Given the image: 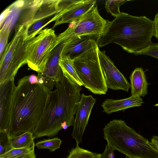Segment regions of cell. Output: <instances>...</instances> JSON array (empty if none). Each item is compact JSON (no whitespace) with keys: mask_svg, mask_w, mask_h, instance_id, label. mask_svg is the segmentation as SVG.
I'll return each mask as SVG.
<instances>
[{"mask_svg":"<svg viewBox=\"0 0 158 158\" xmlns=\"http://www.w3.org/2000/svg\"><path fill=\"white\" fill-rule=\"evenodd\" d=\"M38 76L37 82L30 81L28 76L18 82L13 97L10 138L26 132L33 133L43 115L51 90L42 75L38 73Z\"/></svg>","mask_w":158,"mask_h":158,"instance_id":"cell-1","label":"cell"},{"mask_svg":"<svg viewBox=\"0 0 158 158\" xmlns=\"http://www.w3.org/2000/svg\"><path fill=\"white\" fill-rule=\"evenodd\" d=\"M51 91L43 115L33 133L34 139L52 137L73 125L81 98V86L63 75L61 81Z\"/></svg>","mask_w":158,"mask_h":158,"instance_id":"cell-2","label":"cell"},{"mask_svg":"<svg viewBox=\"0 0 158 158\" xmlns=\"http://www.w3.org/2000/svg\"><path fill=\"white\" fill-rule=\"evenodd\" d=\"M155 34V23L146 16H137L121 12L110 22L98 43L102 47L110 43L120 45L130 53L135 54L149 47Z\"/></svg>","mask_w":158,"mask_h":158,"instance_id":"cell-3","label":"cell"},{"mask_svg":"<svg viewBox=\"0 0 158 158\" xmlns=\"http://www.w3.org/2000/svg\"><path fill=\"white\" fill-rule=\"evenodd\" d=\"M104 137L112 151L126 158H158V152L148 140L128 126L123 120L114 119L105 125Z\"/></svg>","mask_w":158,"mask_h":158,"instance_id":"cell-4","label":"cell"},{"mask_svg":"<svg viewBox=\"0 0 158 158\" xmlns=\"http://www.w3.org/2000/svg\"><path fill=\"white\" fill-rule=\"evenodd\" d=\"M27 23L17 25L14 35L0 57V83L14 79L19 69L27 64L35 37L27 40Z\"/></svg>","mask_w":158,"mask_h":158,"instance_id":"cell-5","label":"cell"},{"mask_svg":"<svg viewBox=\"0 0 158 158\" xmlns=\"http://www.w3.org/2000/svg\"><path fill=\"white\" fill-rule=\"evenodd\" d=\"M98 45L73 60L77 73L83 85L92 93L106 94L108 88L101 68Z\"/></svg>","mask_w":158,"mask_h":158,"instance_id":"cell-6","label":"cell"},{"mask_svg":"<svg viewBox=\"0 0 158 158\" xmlns=\"http://www.w3.org/2000/svg\"><path fill=\"white\" fill-rule=\"evenodd\" d=\"M110 22L99 14L96 4L78 20L69 26L64 32L57 36L59 43L74 37L85 35H103Z\"/></svg>","mask_w":158,"mask_h":158,"instance_id":"cell-7","label":"cell"},{"mask_svg":"<svg viewBox=\"0 0 158 158\" xmlns=\"http://www.w3.org/2000/svg\"><path fill=\"white\" fill-rule=\"evenodd\" d=\"M37 1L35 3L32 17L27 23L26 39L36 36L47 25L55 21L59 13L69 2V0Z\"/></svg>","mask_w":158,"mask_h":158,"instance_id":"cell-8","label":"cell"},{"mask_svg":"<svg viewBox=\"0 0 158 158\" xmlns=\"http://www.w3.org/2000/svg\"><path fill=\"white\" fill-rule=\"evenodd\" d=\"M57 36L52 28L41 31L35 38L27 60L31 69L42 75L52 50L59 44Z\"/></svg>","mask_w":158,"mask_h":158,"instance_id":"cell-9","label":"cell"},{"mask_svg":"<svg viewBox=\"0 0 158 158\" xmlns=\"http://www.w3.org/2000/svg\"><path fill=\"white\" fill-rule=\"evenodd\" d=\"M96 101L91 95H85L82 94L77 106L74 120L72 134L76 145L82 141V137L88 124L93 106Z\"/></svg>","mask_w":158,"mask_h":158,"instance_id":"cell-10","label":"cell"},{"mask_svg":"<svg viewBox=\"0 0 158 158\" xmlns=\"http://www.w3.org/2000/svg\"><path fill=\"white\" fill-rule=\"evenodd\" d=\"M102 70L107 88L114 90L121 89L128 92L130 84L124 75L117 68L113 62L105 53L98 50Z\"/></svg>","mask_w":158,"mask_h":158,"instance_id":"cell-11","label":"cell"},{"mask_svg":"<svg viewBox=\"0 0 158 158\" xmlns=\"http://www.w3.org/2000/svg\"><path fill=\"white\" fill-rule=\"evenodd\" d=\"M16 86L14 79L7 80L0 83V131L8 133L13 97Z\"/></svg>","mask_w":158,"mask_h":158,"instance_id":"cell-12","label":"cell"},{"mask_svg":"<svg viewBox=\"0 0 158 158\" xmlns=\"http://www.w3.org/2000/svg\"><path fill=\"white\" fill-rule=\"evenodd\" d=\"M64 45L63 41L59 44L52 50L42 75L46 85L50 90L54 86L59 84L63 77L62 70L59 65V59Z\"/></svg>","mask_w":158,"mask_h":158,"instance_id":"cell-13","label":"cell"},{"mask_svg":"<svg viewBox=\"0 0 158 158\" xmlns=\"http://www.w3.org/2000/svg\"><path fill=\"white\" fill-rule=\"evenodd\" d=\"M96 2L95 0H70L60 12L53 27L64 23H71L78 20L90 10Z\"/></svg>","mask_w":158,"mask_h":158,"instance_id":"cell-14","label":"cell"},{"mask_svg":"<svg viewBox=\"0 0 158 158\" xmlns=\"http://www.w3.org/2000/svg\"><path fill=\"white\" fill-rule=\"evenodd\" d=\"M100 36L85 35L66 40L62 55L69 56L73 60L98 45Z\"/></svg>","mask_w":158,"mask_h":158,"instance_id":"cell-15","label":"cell"},{"mask_svg":"<svg viewBox=\"0 0 158 158\" xmlns=\"http://www.w3.org/2000/svg\"><path fill=\"white\" fill-rule=\"evenodd\" d=\"M143 103V99L141 97L131 96L120 100L106 99L102 102L101 106L103 108V112L110 114L118 111L124 110L127 108L140 106Z\"/></svg>","mask_w":158,"mask_h":158,"instance_id":"cell-16","label":"cell"},{"mask_svg":"<svg viewBox=\"0 0 158 158\" xmlns=\"http://www.w3.org/2000/svg\"><path fill=\"white\" fill-rule=\"evenodd\" d=\"M142 68L138 67L131 73L130 79L131 96L141 97L147 94L148 83Z\"/></svg>","mask_w":158,"mask_h":158,"instance_id":"cell-17","label":"cell"},{"mask_svg":"<svg viewBox=\"0 0 158 158\" xmlns=\"http://www.w3.org/2000/svg\"><path fill=\"white\" fill-rule=\"evenodd\" d=\"M59 65L63 75L68 77L80 86L83 85L74 67L73 60L69 56L61 55L59 59Z\"/></svg>","mask_w":158,"mask_h":158,"instance_id":"cell-18","label":"cell"},{"mask_svg":"<svg viewBox=\"0 0 158 158\" xmlns=\"http://www.w3.org/2000/svg\"><path fill=\"white\" fill-rule=\"evenodd\" d=\"M35 144L23 148H13L0 156V158H36Z\"/></svg>","mask_w":158,"mask_h":158,"instance_id":"cell-19","label":"cell"},{"mask_svg":"<svg viewBox=\"0 0 158 158\" xmlns=\"http://www.w3.org/2000/svg\"><path fill=\"white\" fill-rule=\"evenodd\" d=\"M14 148H21L29 147L35 144L33 133L26 132L17 136L10 138Z\"/></svg>","mask_w":158,"mask_h":158,"instance_id":"cell-20","label":"cell"},{"mask_svg":"<svg viewBox=\"0 0 158 158\" xmlns=\"http://www.w3.org/2000/svg\"><path fill=\"white\" fill-rule=\"evenodd\" d=\"M13 16L8 18L1 27L0 32V57L7 45V42L11 26L13 23Z\"/></svg>","mask_w":158,"mask_h":158,"instance_id":"cell-21","label":"cell"},{"mask_svg":"<svg viewBox=\"0 0 158 158\" xmlns=\"http://www.w3.org/2000/svg\"><path fill=\"white\" fill-rule=\"evenodd\" d=\"M62 140L58 138L44 139L38 142L35 144L38 149H47L53 152L60 148Z\"/></svg>","mask_w":158,"mask_h":158,"instance_id":"cell-22","label":"cell"},{"mask_svg":"<svg viewBox=\"0 0 158 158\" xmlns=\"http://www.w3.org/2000/svg\"><path fill=\"white\" fill-rule=\"evenodd\" d=\"M128 0H107L105 3V8L107 11L110 13L115 18L121 13L120 11V7Z\"/></svg>","mask_w":158,"mask_h":158,"instance_id":"cell-23","label":"cell"},{"mask_svg":"<svg viewBox=\"0 0 158 158\" xmlns=\"http://www.w3.org/2000/svg\"><path fill=\"white\" fill-rule=\"evenodd\" d=\"M96 153L80 147L78 145L73 149L66 158H93Z\"/></svg>","mask_w":158,"mask_h":158,"instance_id":"cell-24","label":"cell"},{"mask_svg":"<svg viewBox=\"0 0 158 158\" xmlns=\"http://www.w3.org/2000/svg\"><path fill=\"white\" fill-rule=\"evenodd\" d=\"M13 148L8 133L0 131V156L7 152Z\"/></svg>","mask_w":158,"mask_h":158,"instance_id":"cell-25","label":"cell"},{"mask_svg":"<svg viewBox=\"0 0 158 158\" xmlns=\"http://www.w3.org/2000/svg\"><path fill=\"white\" fill-rule=\"evenodd\" d=\"M135 55H146L158 59V43H153L147 48Z\"/></svg>","mask_w":158,"mask_h":158,"instance_id":"cell-26","label":"cell"},{"mask_svg":"<svg viewBox=\"0 0 158 158\" xmlns=\"http://www.w3.org/2000/svg\"><path fill=\"white\" fill-rule=\"evenodd\" d=\"M114 152L106 144L103 152L101 154V158H113Z\"/></svg>","mask_w":158,"mask_h":158,"instance_id":"cell-27","label":"cell"},{"mask_svg":"<svg viewBox=\"0 0 158 158\" xmlns=\"http://www.w3.org/2000/svg\"><path fill=\"white\" fill-rule=\"evenodd\" d=\"M10 6L7 8L1 14L0 16V27L1 26L2 24L4 21L5 18L12 11V10H10Z\"/></svg>","mask_w":158,"mask_h":158,"instance_id":"cell-28","label":"cell"},{"mask_svg":"<svg viewBox=\"0 0 158 158\" xmlns=\"http://www.w3.org/2000/svg\"><path fill=\"white\" fill-rule=\"evenodd\" d=\"M150 142L152 147L158 152V136H153Z\"/></svg>","mask_w":158,"mask_h":158,"instance_id":"cell-29","label":"cell"},{"mask_svg":"<svg viewBox=\"0 0 158 158\" xmlns=\"http://www.w3.org/2000/svg\"><path fill=\"white\" fill-rule=\"evenodd\" d=\"M155 34V36L158 40V12L155 15L154 18Z\"/></svg>","mask_w":158,"mask_h":158,"instance_id":"cell-30","label":"cell"},{"mask_svg":"<svg viewBox=\"0 0 158 158\" xmlns=\"http://www.w3.org/2000/svg\"><path fill=\"white\" fill-rule=\"evenodd\" d=\"M24 1L23 0H20L15 2V5L17 7H21L23 6L24 4Z\"/></svg>","mask_w":158,"mask_h":158,"instance_id":"cell-31","label":"cell"},{"mask_svg":"<svg viewBox=\"0 0 158 158\" xmlns=\"http://www.w3.org/2000/svg\"><path fill=\"white\" fill-rule=\"evenodd\" d=\"M101 154L97 153L93 158H101Z\"/></svg>","mask_w":158,"mask_h":158,"instance_id":"cell-32","label":"cell"},{"mask_svg":"<svg viewBox=\"0 0 158 158\" xmlns=\"http://www.w3.org/2000/svg\"><path fill=\"white\" fill-rule=\"evenodd\" d=\"M153 106H156V107L158 106V103H156V104L154 105Z\"/></svg>","mask_w":158,"mask_h":158,"instance_id":"cell-33","label":"cell"},{"mask_svg":"<svg viewBox=\"0 0 158 158\" xmlns=\"http://www.w3.org/2000/svg\"></svg>","mask_w":158,"mask_h":158,"instance_id":"cell-34","label":"cell"}]
</instances>
